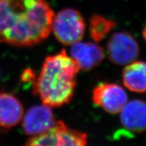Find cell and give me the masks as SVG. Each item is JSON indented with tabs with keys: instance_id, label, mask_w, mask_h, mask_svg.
I'll list each match as a JSON object with an SVG mask.
<instances>
[{
	"instance_id": "obj_13",
	"label": "cell",
	"mask_w": 146,
	"mask_h": 146,
	"mask_svg": "<svg viewBox=\"0 0 146 146\" xmlns=\"http://www.w3.org/2000/svg\"><path fill=\"white\" fill-rule=\"evenodd\" d=\"M35 79V74L34 71L30 68H27L23 71L22 74L21 80L25 83H29V82L34 81Z\"/></svg>"
},
{
	"instance_id": "obj_5",
	"label": "cell",
	"mask_w": 146,
	"mask_h": 146,
	"mask_svg": "<svg viewBox=\"0 0 146 146\" xmlns=\"http://www.w3.org/2000/svg\"><path fill=\"white\" fill-rule=\"evenodd\" d=\"M92 100L95 104L106 112L115 114L119 113L128 100L123 87L114 83H102L93 90Z\"/></svg>"
},
{
	"instance_id": "obj_1",
	"label": "cell",
	"mask_w": 146,
	"mask_h": 146,
	"mask_svg": "<svg viewBox=\"0 0 146 146\" xmlns=\"http://www.w3.org/2000/svg\"><path fill=\"white\" fill-rule=\"evenodd\" d=\"M54 16L46 0H0V42L39 44L50 35Z\"/></svg>"
},
{
	"instance_id": "obj_3",
	"label": "cell",
	"mask_w": 146,
	"mask_h": 146,
	"mask_svg": "<svg viewBox=\"0 0 146 146\" xmlns=\"http://www.w3.org/2000/svg\"><path fill=\"white\" fill-rule=\"evenodd\" d=\"M84 18L78 11L66 8L54 16L52 31L60 43L70 45L80 41L85 31Z\"/></svg>"
},
{
	"instance_id": "obj_12",
	"label": "cell",
	"mask_w": 146,
	"mask_h": 146,
	"mask_svg": "<svg viewBox=\"0 0 146 146\" xmlns=\"http://www.w3.org/2000/svg\"><path fill=\"white\" fill-rule=\"evenodd\" d=\"M60 135V145L83 146L87 143V134L69 129L62 120L56 122Z\"/></svg>"
},
{
	"instance_id": "obj_8",
	"label": "cell",
	"mask_w": 146,
	"mask_h": 146,
	"mask_svg": "<svg viewBox=\"0 0 146 146\" xmlns=\"http://www.w3.org/2000/svg\"><path fill=\"white\" fill-rule=\"evenodd\" d=\"M120 121L127 130L141 133L146 130V102L133 100L120 111Z\"/></svg>"
},
{
	"instance_id": "obj_14",
	"label": "cell",
	"mask_w": 146,
	"mask_h": 146,
	"mask_svg": "<svg viewBox=\"0 0 146 146\" xmlns=\"http://www.w3.org/2000/svg\"><path fill=\"white\" fill-rule=\"evenodd\" d=\"M142 34H143V38H144V40H145V42H146V26L144 27Z\"/></svg>"
},
{
	"instance_id": "obj_10",
	"label": "cell",
	"mask_w": 146,
	"mask_h": 146,
	"mask_svg": "<svg viewBox=\"0 0 146 146\" xmlns=\"http://www.w3.org/2000/svg\"><path fill=\"white\" fill-rule=\"evenodd\" d=\"M123 72L125 86L133 92L143 94L146 92V62L133 61L128 64Z\"/></svg>"
},
{
	"instance_id": "obj_6",
	"label": "cell",
	"mask_w": 146,
	"mask_h": 146,
	"mask_svg": "<svg viewBox=\"0 0 146 146\" xmlns=\"http://www.w3.org/2000/svg\"><path fill=\"white\" fill-rule=\"evenodd\" d=\"M55 124L56 120L50 107L43 104L35 106L27 111L22 127L27 135L35 136L48 131Z\"/></svg>"
},
{
	"instance_id": "obj_2",
	"label": "cell",
	"mask_w": 146,
	"mask_h": 146,
	"mask_svg": "<svg viewBox=\"0 0 146 146\" xmlns=\"http://www.w3.org/2000/svg\"><path fill=\"white\" fill-rule=\"evenodd\" d=\"M79 70L77 64L64 50L47 56L39 76L33 82V92L50 108L66 104L74 96Z\"/></svg>"
},
{
	"instance_id": "obj_11",
	"label": "cell",
	"mask_w": 146,
	"mask_h": 146,
	"mask_svg": "<svg viewBox=\"0 0 146 146\" xmlns=\"http://www.w3.org/2000/svg\"><path fill=\"white\" fill-rule=\"evenodd\" d=\"M116 22L104 16L94 14L89 20V34L95 41H102L116 27Z\"/></svg>"
},
{
	"instance_id": "obj_7",
	"label": "cell",
	"mask_w": 146,
	"mask_h": 146,
	"mask_svg": "<svg viewBox=\"0 0 146 146\" xmlns=\"http://www.w3.org/2000/svg\"><path fill=\"white\" fill-rule=\"evenodd\" d=\"M71 58L80 70H89L98 66L104 59L103 48L92 42H76L72 45Z\"/></svg>"
},
{
	"instance_id": "obj_4",
	"label": "cell",
	"mask_w": 146,
	"mask_h": 146,
	"mask_svg": "<svg viewBox=\"0 0 146 146\" xmlns=\"http://www.w3.org/2000/svg\"><path fill=\"white\" fill-rule=\"evenodd\" d=\"M108 56L118 65H127L135 61L139 54L137 42L130 33L117 32L112 34L107 44Z\"/></svg>"
},
{
	"instance_id": "obj_9",
	"label": "cell",
	"mask_w": 146,
	"mask_h": 146,
	"mask_svg": "<svg viewBox=\"0 0 146 146\" xmlns=\"http://www.w3.org/2000/svg\"><path fill=\"white\" fill-rule=\"evenodd\" d=\"M21 102L8 93H0V127L10 129L17 125L23 116Z\"/></svg>"
}]
</instances>
